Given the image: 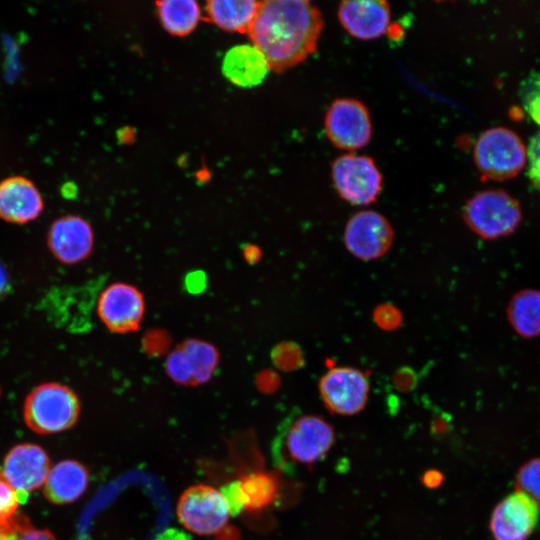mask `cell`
I'll use <instances>...</instances> for the list:
<instances>
[{
    "label": "cell",
    "mask_w": 540,
    "mask_h": 540,
    "mask_svg": "<svg viewBox=\"0 0 540 540\" xmlns=\"http://www.w3.org/2000/svg\"><path fill=\"white\" fill-rule=\"evenodd\" d=\"M47 245L60 263L77 264L90 256L94 247V231L90 223L80 216H62L51 224Z\"/></svg>",
    "instance_id": "9a60e30c"
},
{
    "label": "cell",
    "mask_w": 540,
    "mask_h": 540,
    "mask_svg": "<svg viewBox=\"0 0 540 540\" xmlns=\"http://www.w3.org/2000/svg\"><path fill=\"white\" fill-rule=\"evenodd\" d=\"M519 97L525 111L540 125V72H531L521 81Z\"/></svg>",
    "instance_id": "cb8c5ba5"
},
{
    "label": "cell",
    "mask_w": 540,
    "mask_h": 540,
    "mask_svg": "<svg viewBox=\"0 0 540 540\" xmlns=\"http://www.w3.org/2000/svg\"><path fill=\"white\" fill-rule=\"evenodd\" d=\"M467 226L486 240L512 234L522 221L518 201L503 190L489 189L470 198L464 206Z\"/></svg>",
    "instance_id": "3957f363"
},
{
    "label": "cell",
    "mask_w": 540,
    "mask_h": 540,
    "mask_svg": "<svg viewBox=\"0 0 540 540\" xmlns=\"http://www.w3.org/2000/svg\"><path fill=\"white\" fill-rule=\"evenodd\" d=\"M219 491L227 504L230 515L236 516L245 510L243 495L238 480L226 483Z\"/></svg>",
    "instance_id": "f546056e"
},
{
    "label": "cell",
    "mask_w": 540,
    "mask_h": 540,
    "mask_svg": "<svg viewBox=\"0 0 540 540\" xmlns=\"http://www.w3.org/2000/svg\"><path fill=\"white\" fill-rule=\"evenodd\" d=\"M539 507L524 492L516 490L500 501L490 518L493 540H527L534 530Z\"/></svg>",
    "instance_id": "5bb4252c"
},
{
    "label": "cell",
    "mask_w": 540,
    "mask_h": 540,
    "mask_svg": "<svg viewBox=\"0 0 540 540\" xmlns=\"http://www.w3.org/2000/svg\"><path fill=\"white\" fill-rule=\"evenodd\" d=\"M44 202L36 185L23 176L0 181V219L12 224H26L43 211Z\"/></svg>",
    "instance_id": "e0dca14e"
},
{
    "label": "cell",
    "mask_w": 540,
    "mask_h": 540,
    "mask_svg": "<svg viewBox=\"0 0 540 540\" xmlns=\"http://www.w3.org/2000/svg\"><path fill=\"white\" fill-rule=\"evenodd\" d=\"M270 71L261 51L252 44L230 48L222 61L223 75L234 85L252 88L261 84Z\"/></svg>",
    "instance_id": "ac0fdd59"
},
{
    "label": "cell",
    "mask_w": 540,
    "mask_h": 540,
    "mask_svg": "<svg viewBox=\"0 0 540 540\" xmlns=\"http://www.w3.org/2000/svg\"><path fill=\"white\" fill-rule=\"evenodd\" d=\"M322 28L321 12L309 1L265 0L247 33L270 70L280 73L315 52Z\"/></svg>",
    "instance_id": "6da1fadb"
},
{
    "label": "cell",
    "mask_w": 540,
    "mask_h": 540,
    "mask_svg": "<svg viewBox=\"0 0 540 540\" xmlns=\"http://www.w3.org/2000/svg\"><path fill=\"white\" fill-rule=\"evenodd\" d=\"M88 484V469L77 461L64 460L50 469L43 492L53 504H69L84 494Z\"/></svg>",
    "instance_id": "d6986e66"
},
{
    "label": "cell",
    "mask_w": 540,
    "mask_h": 540,
    "mask_svg": "<svg viewBox=\"0 0 540 540\" xmlns=\"http://www.w3.org/2000/svg\"><path fill=\"white\" fill-rule=\"evenodd\" d=\"M238 481L245 510L249 512H259L269 507L279 492V481L271 472H249L242 475Z\"/></svg>",
    "instance_id": "603a6c76"
},
{
    "label": "cell",
    "mask_w": 540,
    "mask_h": 540,
    "mask_svg": "<svg viewBox=\"0 0 540 540\" xmlns=\"http://www.w3.org/2000/svg\"><path fill=\"white\" fill-rule=\"evenodd\" d=\"M273 361L279 369L293 371L304 365V356L297 344L286 342L274 349Z\"/></svg>",
    "instance_id": "484cf974"
},
{
    "label": "cell",
    "mask_w": 540,
    "mask_h": 540,
    "mask_svg": "<svg viewBox=\"0 0 540 540\" xmlns=\"http://www.w3.org/2000/svg\"><path fill=\"white\" fill-rule=\"evenodd\" d=\"M50 469V458L42 447L23 443L6 455L0 479L15 490L20 504H24L32 491L44 485Z\"/></svg>",
    "instance_id": "9c48e42d"
},
{
    "label": "cell",
    "mask_w": 540,
    "mask_h": 540,
    "mask_svg": "<svg viewBox=\"0 0 540 540\" xmlns=\"http://www.w3.org/2000/svg\"><path fill=\"white\" fill-rule=\"evenodd\" d=\"M393 384L399 390H410L416 384V373L408 367L400 368L393 375Z\"/></svg>",
    "instance_id": "1f68e13d"
},
{
    "label": "cell",
    "mask_w": 540,
    "mask_h": 540,
    "mask_svg": "<svg viewBox=\"0 0 540 540\" xmlns=\"http://www.w3.org/2000/svg\"><path fill=\"white\" fill-rule=\"evenodd\" d=\"M144 313L145 301L141 291L123 282L106 287L97 302L98 317L113 333L124 334L136 330Z\"/></svg>",
    "instance_id": "7c38bea8"
},
{
    "label": "cell",
    "mask_w": 540,
    "mask_h": 540,
    "mask_svg": "<svg viewBox=\"0 0 540 540\" xmlns=\"http://www.w3.org/2000/svg\"><path fill=\"white\" fill-rule=\"evenodd\" d=\"M393 237L389 221L373 210H362L352 215L344 230L346 248L361 260H374L386 254Z\"/></svg>",
    "instance_id": "30bf717a"
},
{
    "label": "cell",
    "mask_w": 540,
    "mask_h": 540,
    "mask_svg": "<svg viewBox=\"0 0 540 540\" xmlns=\"http://www.w3.org/2000/svg\"><path fill=\"white\" fill-rule=\"evenodd\" d=\"M155 4L161 25L174 36L189 35L201 19L200 6L194 0H165Z\"/></svg>",
    "instance_id": "7402d4cb"
},
{
    "label": "cell",
    "mask_w": 540,
    "mask_h": 540,
    "mask_svg": "<svg viewBox=\"0 0 540 540\" xmlns=\"http://www.w3.org/2000/svg\"><path fill=\"white\" fill-rule=\"evenodd\" d=\"M21 514H16L11 520L0 524V540H16Z\"/></svg>",
    "instance_id": "d6a6232c"
},
{
    "label": "cell",
    "mask_w": 540,
    "mask_h": 540,
    "mask_svg": "<svg viewBox=\"0 0 540 540\" xmlns=\"http://www.w3.org/2000/svg\"><path fill=\"white\" fill-rule=\"evenodd\" d=\"M0 396H1V386H0Z\"/></svg>",
    "instance_id": "74e56055"
},
{
    "label": "cell",
    "mask_w": 540,
    "mask_h": 540,
    "mask_svg": "<svg viewBox=\"0 0 540 540\" xmlns=\"http://www.w3.org/2000/svg\"><path fill=\"white\" fill-rule=\"evenodd\" d=\"M176 514L183 527L202 536L218 534L230 516L221 492L205 484L193 485L182 493Z\"/></svg>",
    "instance_id": "8992f818"
},
{
    "label": "cell",
    "mask_w": 540,
    "mask_h": 540,
    "mask_svg": "<svg viewBox=\"0 0 540 540\" xmlns=\"http://www.w3.org/2000/svg\"><path fill=\"white\" fill-rule=\"evenodd\" d=\"M205 282L203 273L193 272L186 278V287L190 292L198 293L204 288Z\"/></svg>",
    "instance_id": "836d02e7"
},
{
    "label": "cell",
    "mask_w": 540,
    "mask_h": 540,
    "mask_svg": "<svg viewBox=\"0 0 540 540\" xmlns=\"http://www.w3.org/2000/svg\"><path fill=\"white\" fill-rule=\"evenodd\" d=\"M444 480L443 474L438 470H429L423 474L422 482L428 488L439 487Z\"/></svg>",
    "instance_id": "e575fe53"
},
{
    "label": "cell",
    "mask_w": 540,
    "mask_h": 540,
    "mask_svg": "<svg viewBox=\"0 0 540 540\" xmlns=\"http://www.w3.org/2000/svg\"><path fill=\"white\" fill-rule=\"evenodd\" d=\"M516 487V490L531 497L540 509V458H534L521 466Z\"/></svg>",
    "instance_id": "d4e9b609"
},
{
    "label": "cell",
    "mask_w": 540,
    "mask_h": 540,
    "mask_svg": "<svg viewBox=\"0 0 540 540\" xmlns=\"http://www.w3.org/2000/svg\"><path fill=\"white\" fill-rule=\"evenodd\" d=\"M19 504L15 490L0 479V524L8 522L17 514Z\"/></svg>",
    "instance_id": "83f0119b"
},
{
    "label": "cell",
    "mask_w": 540,
    "mask_h": 540,
    "mask_svg": "<svg viewBox=\"0 0 540 540\" xmlns=\"http://www.w3.org/2000/svg\"><path fill=\"white\" fill-rule=\"evenodd\" d=\"M331 175L339 196L353 205L371 204L382 189V175L374 160L366 155H340L332 163Z\"/></svg>",
    "instance_id": "5b68a950"
},
{
    "label": "cell",
    "mask_w": 540,
    "mask_h": 540,
    "mask_svg": "<svg viewBox=\"0 0 540 540\" xmlns=\"http://www.w3.org/2000/svg\"><path fill=\"white\" fill-rule=\"evenodd\" d=\"M368 372L353 367H332L319 381L326 408L338 415H355L366 406L369 395Z\"/></svg>",
    "instance_id": "ba28073f"
},
{
    "label": "cell",
    "mask_w": 540,
    "mask_h": 540,
    "mask_svg": "<svg viewBox=\"0 0 540 540\" xmlns=\"http://www.w3.org/2000/svg\"><path fill=\"white\" fill-rule=\"evenodd\" d=\"M260 1L209 0L205 5L208 20L227 32H248Z\"/></svg>",
    "instance_id": "ffe728a7"
},
{
    "label": "cell",
    "mask_w": 540,
    "mask_h": 540,
    "mask_svg": "<svg viewBox=\"0 0 540 540\" xmlns=\"http://www.w3.org/2000/svg\"><path fill=\"white\" fill-rule=\"evenodd\" d=\"M11 289V280L5 265L0 261V300L6 297Z\"/></svg>",
    "instance_id": "d590c367"
},
{
    "label": "cell",
    "mask_w": 540,
    "mask_h": 540,
    "mask_svg": "<svg viewBox=\"0 0 540 540\" xmlns=\"http://www.w3.org/2000/svg\"><path fill=\"white\" fill-rule=\"evenodd\" d=\"M474 162L488 179L507 180L515 177L526 162V149L519 136L504 127L482 132L473 150Z\"/></svg>",
    "instance_id": "277c9868"
},
{
    "label": "cell",
    "mask_w": 540,
    "mask_h": 540,
    "mask_svg": "<svg viewBox=\"0 0 540 540\" xmlns=\"http://www.w3.org/2000/svg\"><path fill=\"white\" fill-rule=\"evenodd\" d=\"M80 402L68 386L48 382L35 387L23 407L26 425L35 433L45 435L71 428L78 420Z\"/></svg>",
    "instance_id": "7a4b0ae2"
},
{
    "label": "cell",
    "mask_w": 540,
    "mask_h": 540,
    "mask_svg": "<svg viewBox=\"0 0 540 540\" xmlns=\"http://www.w3.org/2000/svg\"><path fill=\"white\" fill-rule=\"evenodd\" d=\"M337 15L346 32L359 40L380 38L390 27V6L383 0H346Z\"/></svg>",
    "instance_id": "2e32d148"
},
{
    "label": "cell",
    "mask_w": 540,
    "mask_h": 540,
    "mask_svg": "<svg viewBox=\"0 0 540 540\" xmlns=\"http://www.w3.org/2000/svg\"><path fill=\"white\" fill-rule=\"evenodd\" d=\"M528 176L540 192V130L530 139L528 147Z\"/></svg>",
    "instance_id": "f1b7e54d"
},
{
    "label": "cell",
    "mask_w": 540,
    "mask_h": 540,
    "mask_svg": "<svg viewBox=\"0 0 540 540\" xmlns=\"http://www.w3.org/2000/svg\"><path fill=\"white\" fill-rule=\"evenodd\" d=\"M335 442L330 423L315 415L297 418L288 428L285 449L291 461L311 465L323 459Z\"/></svg>",
    "instance_id": "4fadbf2b"
},
{
    "label": "cell",
    "mask_w": 540,
    "mask_h": 540,
    "mask_svg": "<svg viewBox=\"0 0 540 540\" xmlns=\"http://www.w3.org/2000/svg\"><path fill=\"white\" fill-rule=\"evenodd\" d=\"M16 540H56L48 529L34 528L29 519L21 515Z\"/></svg>",
    "instance_id": "4dcf8cb0"
},
{
    "label": "cell",
    "mask_w": 540,
    "mask_h": 540,
    "mask_svg": "<svg viewBox=\"0 0 540 540\" xmlns=\"http://www.w3.org/2000/svg\"><path fill=\"white\" fill-rule=\"evenodd\" d=\"M218 364L219 354L214 345L199 339H188L168 354L165 370L177 384L200 385L214 376Z\"/></svg>",
    "instance_id": "8fae6325"
},
{
    "label": "cell",
    "mask_w": 540,
    "mask_h": 540,
    "mask_svg": "<svg viewBox=\"0 0 540 540\" xmlns=\"http://www.w3.org/2000/svg\"><path fill=\"white\" fill-rule=\"evenodd\" d=\"M512 329L521 337L540 336V290L523 289L510 299L506 309Z\"/></svg>",
    "instance_id": "44dd1931"
},
{
    "label": "cell",
    "mask_w": 540,
    "mask_h": 540,
    "mask_svg": "<svg viewBox=\"0 0 540 540\" xmlns=\"http://www.w3.org/2000/svg\"><path fill=\"white\" fill-rule=\"evenodd\" d=\"M156 540H190V538L180 530L168 529L160 534Z\"/></svg>",
    "instance_id": "8d00e7d4"
},
{
    "label": "cell",
    "mask_w": 540,
    "mask_h": 540,
    "mask_svg": "<svg viewBox=\"0 0 540 540\" xmlns=\"http://www.w3.org/2000/svg\"><path fill=\"white\" fill-rule=\"evenodd\" d=\"M324 128L329 141L347 151L363 148L372 136L369 111L354 98L335 99L326 111Z\"/></svg>",
    "instance_id": "52a82bcc"
},
{
    "label": "cell",
    "mask_w": 540,
    "mask_h": 540,
    "mask_svg": "<svg viewBox=\"0 0 540 540\" xmlns=\"http://www.w3.org/2000/svg\"><path fill=\"white\" fill-rule=\"evenodd\" d=\"M402 319L400 310L392 304H380L373 311L375 324L385 331L397 329L401 325Z\"/></svg>",
    "instance_id": "4316f807"
}]
</instances>
